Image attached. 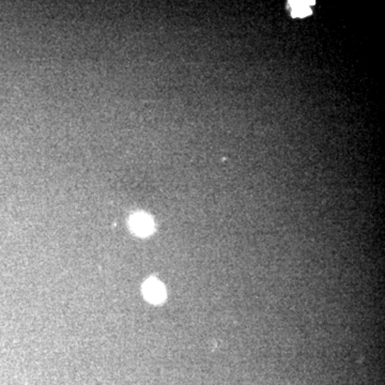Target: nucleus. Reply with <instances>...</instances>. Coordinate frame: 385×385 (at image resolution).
<instances>
[{
    "label": "nucleus",
    "instance_id": "nucleus-2",
    "mask_svg": "<svg viewBox=\"0 0 385 385\" xmlns=\"http://www.w3.org/2000/svg\"><path fill=\"white\" fill-rule=\"evenodd\" d=\"M130 227L137 236L147 237L154 230L153 219L146 213H135L130 219Z\"/></svg>",
    "mask_w": 385,
    "mask_h": 385
},
{
    "label": "nucleus",
    "instance_id": "nucleus-1",
    "mask_svg": "<svg viewBox=\"0 0 385 385\" xmlns=\"http://www.w3.org/2000/svg\"><path fill=\"white\" fill-rule=\"evenodd\" d=\"M143 293L148 301L153 304L162 303L166 299V291L161 281L150 278L143 283Z\"/></svg>",
    "mask_w": 385,
    "mask_h": 385
},
{
    "label": "nucleus",
    "instance_id": "nucleus-3",
    "mask_svg": "<svg viewBox=\"0 0 385 385\" xmlns=\"http://www.w3.org/2000/svg\"><path fill=\"white\" fill-rule=\"evenodd\" d=\"M293 13L295 16H299V18H302V16H308V14H310V7H308V5H306L305 3H299V1H297V3H295V5H293Z\"/></svg>",
    "mask_w": 385,
    "mask_h": 385
}]
</instances>
